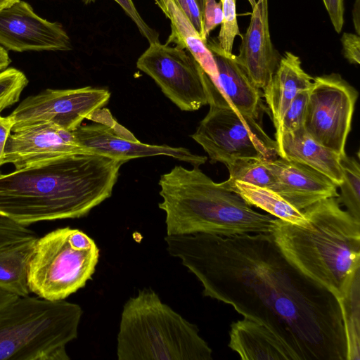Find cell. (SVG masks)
<instances>
[{
    "label": "cell",
    "instance_id": "1",
    "mask_svg": "<svg viewBox=\"0 0 360 360\" xmlns=\"http://www.w3.org/2000/svg\"><path fill=\"white\" fill-rule=\"evenodd\" d=\"M169 254L201 283L204 296L271 330L297 360H347L340 301L283 254L271 233L165 238Z\"/></svg>",
    "mask_w": 360,
    "mask_h": 360
},
{
    "label": "cell",
    "instance_id": "2",
    "mask_svg": "<svg viewBox=\"0 0 360 360\" xmlns=\"http://www.w3.org/2000/svg\"><path fill=\"white\" fill-rule=\"evenodd\" d=\"M127 161L67 155L0 174V215L22 226L80 218L110 198Z\"/></svg>",
    "mask_w": 360,
    "mask_h": 360
},
{
    "label": "cell",
    "instance_id": "3",
    "mask_svg": "<svg viewBox=\"0 0 360 360\" xmlns=\"http://www.w3.org/2000/svg\"><path fill=\"white\" fill-rule=\"evenodd\" d=\"M305 225L275 217L271 234L286 257L338 299L359 268L360 221L341 208L336 198L302 210Z\"/></svg>",
    "mask_w": 360,
    "mask_h": 360
},
{
    "label": "cell",
    "instance_id": "4",
    "mask_svg": "<svg viewBox=\"0 0 360 360\" xmlns=\"http://www.w3.org/2000/svg\"><path fill=\"white\" fill-rule=\"evenodd\" d=\"M167 235L231 236L271 233L274 219L255 211L238 193L213 181L198 167L176 165L159 183Z\"/></svg>",
    "mask_w": 360,
    "mask_h": 360
},
{
    "label": "cell",
    "instance_id": "5",
    "mask_svg": "<svg viewBox=\"0 0 360 360\" xmlns=\"http://www.w3.org/2000/svg\"><path fill=\"white\" fill-rule=\"evenodd\" d=\"M198 327L143 289L124 304L117 334L119 360H210Z\"/></svg>",
    "mask_w": 360,
    "mask_h": 360
},
{
    "label": "cell",
    "instance_id": "6",
    "mask_svg": "<svg viewBox=\"0 0 360 360\" xmlns=\"http://www.w3.org/2000/svg\"><path fill=\"white\" fill-rule=\"evenodd\" d=\"M81 307L65 300L18 297L0 307V360H69Z\"/></svg>",
    "mask_w": 360,
    "mask_h": 360
},
{
    "label": "cell",
    "instance_id": "7",
    "mask_svg": "<svg viewBox=\"0 0 360 360\" xmlns=\"http://www.w3.org/2000/svg\"><path fill=\"white\" fill-rule=\"evenodd\" d=\"M99 249L82 231L70 227L37 238L28 269L30 292L48 300H65L91 279Z\"/></svg>",
    "mask_w": 360,
    "mask_h": 360
},
{
    "label": "cell",
    "instance_id": "8",
    "mask_svg": "<svg viewBox=\"0 0 360 360\" xmlns=\"http://www.w3.org/2000/svg\"><path fill=\"white\" fill-rule=\"evenodd\" d=\"M210 110L191 138L207 153L211 163L225 165L241 159H273L276 141L257 120L240 115L212 81L209 84Z\"/></svg>",
    "mask_w": 360,
    "mask_h": 360
},
{
    "label": "cell",
    "instance_id": "9",
    "mask_svg": "<svg viewBox=\"0 0 360 360\" xmlns=\"http://www.w3.org/2000/svg\"><path fill=\"white\" fill-rule=\"evenodd\" d=\"M136 67L181 110L195 111L208 104L211 79L186 49L160 41L150 43L138 58Z\"/></svg>",
    "mask_w": 360,
    "mask_h": 360
},
{
    "label": "cell",
    "instance_id": "10",
    "mask_svg": "<svg viewBox=\"0 0 360 360\" xmlns=\"http://www.w3.org/2000/svg\"><path fill=\"white\" fill-rule=\"evenodd\" d=\"M357 98L356 89L339 74L314 78L304 129L319 143L344 155Z\"/></svg>",
    "mask_w": 360,
    "mask_h": 360
},
{
    "label": "cell",
    "instance_id": "11",
    "mask_svg": "<svg viewBox=\"0 0 360 360\" xmlns=\"http://www.w3.org/2000/svg\"><path fill=\"white\" fill-rule=\"evenodd\" d=\"M110 98V91L103 88L46 89L25 98L9 115L14 121L12 132L41 123L75 131L84 120H90Z\"/></svg>",
    "mask_w": 360,
    "mask_h": 360
},
{
    "label": "cell",
    "instance_id": "12",
    "mask_svg": "<svg viewBox=\"0 0 360 360\" xmlns=\"http://www.w3.org/2000/svg\"><path fill=\"white\" fill-rule=\"evenodd\" d=\"M91 120L94 123L82 124L74 131L79 144L90 152L127 162L137 158L166 155L195 167L207 160L206 156L193 154L185 148L140 142L112 117L107 108L96 111Z\"/></svg>",
    "mask_w": 360,
    "mask_h": 360
},
{
    "label": "cell",
    "instance_id": "13",
    "mask_svg": "<svg viewBox=\"0 0 360 360\" xmlns=\"http://www.w3.org/2000/svg\"><path fill=\"white\" fill-rule=\"evenodd\" d=\"M0 44L18 52L72 49L70 39L60 24L41 18L22 1L0 11Z\"/></svg>",
    "mask_w": 360,
    "mask_h": 360
},
{
    "label": "cell",
    "instance_id": "14",
    "mask_svg": "<svg viewBox=\"0 0 360 360\" xmlns=\"http://www.w3.org/2000/svg\"><path fill=\"white\" fill-rule=\"evenodd\" d=\"M86 152L90 151L79 144L74 131L41 123L10 134L1 165L10 163L19 169L61 156Z\"/></svg>",
    "mask_w": 360,
    "mask_h": 360
},
{
    "label": "cell",
    "instance_id": "15",
    "mask_svg": "<svg viewBox=\"0 0 360 360\" xmlns=\"http://www.w3.org/2000/svg\"><path fill=\"white\" fill-rule=\"evenodd\" d=\"M240 38L239 53L234 59L252 84L264 89L281 59L271 39L268 0L256 1L249 26Z\"/></svg>",
    "mask_w": 360,
    "mask_h": 360
},
{
    "label": "cell",
    "instance_id": "16",
    "mask_svg": "<svg viewBox=\"0 0 360 360\" xmlns=\"http://www.w3.org/2000/svg\"><path fill=\"white\" fill-rule=\"evenodd\" d=\"M267 164L276 178L274 191L299 210L339 195L333 181L309 166L280 157Z\"/></svg>",
    "mask_w": 360,
    "mask_h": 360
},
{
    "label": "cell",
    "instance_id": "17",
    "mask_svg": "<svg viewBox=\"0 0 360 360\" xmlns=\"http://www.w3.org/2000/svg\"><path fill=\"white\" fill-rule=\"evenodd\" d=\"M229 347L243 360H297L271 330L247 318L231 323Z\"/></svg>",
    "mask_w": 360,
    "mask_h": 360
},
{
    "label": "cell",
    "instance_id": "18",
    "mask_svg": "<svg viewBox=\"0 0 360 360\" xmlns=\"http://www.w3.org/2000/svg\"><path fill=\"white\" fill-rule=\"evenodd\" d=\"M275 141L280 158L309 166L328 177L338 187L342 183L340 156L319 143L303 127L283 134Z\"/></svg>",
    "mask_w": 360,
    "mask_h": 360
},
{
    "label": "cell",
    "instance_id": "19",
    "mask_svg": "<svg viewBox=\"0 0 360 360\" xmlns=\"http://www.w3.org/2000/svg\"><path fill=\"white\" fill-rule=\"evenodd\" d=\"M313 79L302 69L298 56L285 52L271 80L263 89V96L276 130L290 103L300 91L311 88Z\"/></svg>",
    "mask_w": 360,
    "mask_h": 360
},
{
    "label": "cell",
    "instance_id": "20",
    "mask_svg": "<svg viewBox=\"0 0 360 360\" xmlns=\"http://www.w3.org/2000/svg\"><path fill=\"white\" fill-rule=\"evenodd\" d=\"M217 71L219 90L224 98L242 115L257 120L265 108L260 89L250 80L234 59L212 53Z\"/></svg>",
    "mask_w": 360,
    "mask_h": 360
},
{
    "label": "cell",
    "instance_id": "21",
    "mask_svg": "<svg viewBox=\"0 0 360 360\" xmlns=\"http://www.w3.org/2000/svg\"><path fill=\"white\" fill-rule=\"evenodd\" d=\"M155 4L170 20L171 33L166 44H174L188 51L199 63L219 90L218 71L212 53L207 46L190 20L173 0H155Z\"/></svg>",
    "mask_w": 360,
    "mask_h": 360
},
{
    "label": "cell",
    "instance_id": "22",
    "mask_svg": "<svg viewBox=\"0 0 360 360\" xmlns=\"http://www.w3.org/2000/svg\"><path fill=\"white\" fill-rule=\"evenodd\" d=\"M37 238L0 248L1 289L18 297L29 295L28 269Z\"/></svg>",
    "mask_w": 360,
    "mask_h": 360
},
{
    "label": "cell",
    "instance_id": "23",
    "mask_svg": "<svg viewBox=\"0 0 360 360\" xmlns=\"http://www.w3.org/2000/svg\"><path fill=\"white\" fill-rule=\"evenodd\" d=\"M221 184L238 193L250 206L260 208L277 219L297 225H305L307 221L303 211L291 205L271 189L229 179Z\"/></svg>",
    "mask_w": 360,
    "mask_h": 360
},
{
    "label": "cell",
    "instance_id": "24",
    "mask_svg": "<svg viewBox=\"0 0 360 360\" xmlns=\"http://www.w3.org/2000/svg\"><path fill=\"white\" fill-rule=\"evenodd\" d=\"M340 301L343 311L347 335V360H359V268L352 276Z\"/></svg>",
    "mask_w": 360,
    "mask_h": 360
},
{
    "label": "cell",
    "instance_id": "25",
    "mask_svg": "<svg viewBox=\"0 0 360 360\" xmlns=\"http://www.w3.org/2000/svg\"><path fill=\"white\" fill-rule=\"evenodd\" d=\"M343 180L338 186L340 193L336 198L341 205L356 220L360 221V165L359 160L346 154L340 157Z\"/></svg>",
    "mask_w": 360,
    "mask_h": 360
},
{
    "label": "cell",
    "instance_id": "26",
    "mask_svg": "<svg viewBox=\"0 0 360 360\" xmlns=\"http://www.w3.org/2000/svg\"><path fill=\"white\" fill-rule=\"evenodd\" d=\"M269 159H241L235 160L226 167L229 172V180L240 181L274 191L276 178L268 166Z\"/></svg>",
    "mask_w": 360,
    "mask_h": 360
},
{
    "label": "cell",
    "instance_id": "27",
    "mask_svg": "<svg viewBox=\"0 0 360 360\" xmlns=\"http://www.w3.org/2000/svg\"><path fill=\"white\" fill-rule=\"evenodd\" d=\"M223 11V20L217 39L207 41V46L212 53L226 57L233 56V41L236 36L241 37L236 8V0H220Z\"/></svg>",
    "mask_w": 360,
    "mask_h": 360
},
{
    "label": "cell",
    "instance_id": "28",
    "mask_svg": "<svg viewBox=\"0 0 360 360\" xmlns=\"http://www.w3.org/2000/svg\"><path fill=\"white\" fill-rule=\"evenodd\" d=\"M28 79L20 70L8 68L0 72V113L19 101Z\"/></svg>",
    "mask_w": 360,
    "mask_h": 360
},
{
    "label": "cell",
    "instance_id": "29",
    "mask_svg": "<svg viewBox=\"0 0 360 360\" xmlns=\"http://www.w3.org/2000/svg\"><path fill=\"white\" fill-rule=\"evenodd\" d=\"M309 90H303L298 93L286 109L279 124L276 130V140L285 133L297 130L304 126Z\"/></svg>",
    "mask_w": 360,
    "mask_h": 360
},
{
    "label": "cell",
    "instance_id": "30",
    "mask_svg": "<svg viewBox=\"0 0 360 360\" xmlns=\"http://www.w3.org/2000/svg\"><path fill=\"white\" fill-rule=\"evenodd\" d=\"M37 237V233L27 226L0 215V248Z\"/></svg>",
    "mask_w": 360,
    "mask_h": 360
},
{
    "label": "cell",
    "instance_id": "31",
    "mask_svg": "<svg viewBox=\"0 0 360 360\" xmlns=\"http://www.w3.org/2000/svg\"><path fill=\"white\" fill-rule=\"evenodd\" d=\"M85 4H89L96 0H82ZM124 10L125 13L135 23L138 30L143 37H144L149 42H160L159 34L154 29L151 28L141 18L139 11L136 8L132 0H114Z\"/></svg>",
    "mask_w": 360,
    "mask_h": 360
},
{
    "label": "cell",
    "instance_id": "32",
    "mask_svg": "<svg viewBox=\"0 0 360 360\" xmlns=\"http://www.w3.org/2000/svg\"><path fill=\"white\" fill-rule=\"evenodd\" d=\"M202 19L203 37L205 40L207 41L210 32L222 22L223 11L221 1L217 2L216 0H206Z\"/></svg>",
    "mask_w": 360,
    "mask_h": 360
},
{
    "label": "cell",
    "instance_id": "33",
    "mask_svg": "<svg viewBox=\"0 0 360 360\" xmlns=\"http://www.w3.org/2000/svg\"><path fill=\"white\" fill-rule=\"evenodd\" d=\"M179 9L190 20L193 26L205 42L203 37L202 14L195 0H173Z\"/></svg>",
    "mask_w": 360,
    "mask_h": 360
},
{
    "label": "cell",
    "instance_id": "34",
    "mask_svg": "<svg viewBox=\"0 0 360 360\" xmlns=\"http://www.w3.org/2000/svg\"><path fill=\"white\" fill-rule=\"evenodd\" d=\"M344 57L349 63H360V37L353 33L344 32L341 37Z\"/></svg>",
    "mask_w": 360,
    "mask_h": 360
},
{
    "label": "cell",
    "instance_id": "35",
    "mask_svg": "<svg viewBox=\"0 0 360 360\" xmlns=\"http://www.w3.org/2000/svg\"><path fill=\"white\" fill-rule=\"evenodd\" d=\"M336 32L342 31L344 25V0H323Z\"/></svg>",
    "mask_w": 360,
    "mask_h": 360
},
{
    "label": "cell",
    "instance_id": "36",
    "mask_svg": "<svg viewBox=\"0 0 360 360\" xmlns=\"http://www.w3.org/2000/svg\"><path fill=\"white\" fill-rule=\"evenodd\" d=\"M13 125L14 121L9 115L3 117L0 115V167L2 166L6 143L12 132Z\"/></svg>",
    "mask_w": 360,
    "mask_h": 360
},
{
    "label": "cell",
    "instance_id": "37",
    "mask_svg": "<svg viewBox=\"0 0 360 360\" xmlns=\"http://www.w3.org/2000/svg\"><path fill=\"white\" fill-rule=\"evenodd\" d=\"M354 26L356 34H360V0H355L352 11Z\"/></svg>",
    "mask_w": 360,
    "mask_h": 360
},
{
    "label": "cell",
    "instance_id": "38",
    "mask_svg": "<svg viewBox=\"0 0 360 360\" xmlns=\"http://www.w3.org/2000/svg\"><path fill=\"white\" fill-rule=\"evenodd\" d=\"M11 63L7 51L5 48L0 46V72L6 68Z\"/></svg>",
    "mask_w": 360,
    "mask_h": 360
},
{
    "label": "cell",
    "instance_id": "39",
    "mask_svg": "<svg viewBox=\"0 0 360 360\" xmlns=\"http://www.w3.org/2000/svg\"><path fill=\"white\" fill-rule=\"evenodd\" d=\"M18 296L0 288V307L14 300Z\"/></svg>",
    "mask_w": 360,
    "mask_h": 360
},
{
    "label": "cell",
    "instance_id": "40",
    "mask_svg": "<svg viewBox=\"0 0 360 360\" xmlns=\"http://www.w3.org/2000/svg\"><path fill=\"white\" fill-rule=\"evenodd\" d=\"M19 1L20 0H0V11L13 6Z\"/></svg>",
    "mask_w": 360,
    "mask_h": 360
},
{
    "label": "cell",
    "instance_id": "41",
    "mask_svg": "<svg viewBox=\"0 0 360 360\" xmlns=\"http://www.w3.org/2000/svg\"><path fill=\"white\" fill-rule=\"evenodd\" d=\"M205 1L206 0H195L202 14H203Z\"/></svg>",
    "mask_w": 360,
    "mask_h": 360
},
{
    "label": "cell",
    "instance_id": "42",
    "mask_svg": "<svg viewBox=\"0 0 360 360\" xmlns=\"http://www.w3.org/2000/svg\"><path fill=\"white\" fill-rule=\"evenodd\" d=\"M252 8H253L256 4V0H248Z\"/></svg>",
    "mask_w": 360,
    "mask_h": 360
},
{
    "label": "cell",
    "instance_id": "43",
    "mask_svg": "<svg viewBox=\"0 0 360 360\" xmlns=\"http://www.w3.org/2000/svg\"><path fill=\"white\" fill-rule=\"evenodd\" d=\"M2 173L0 172V174H1Z\"/></svg>",
    "mask_w": 360,
    "mask_h": 360
}]
</instances>
